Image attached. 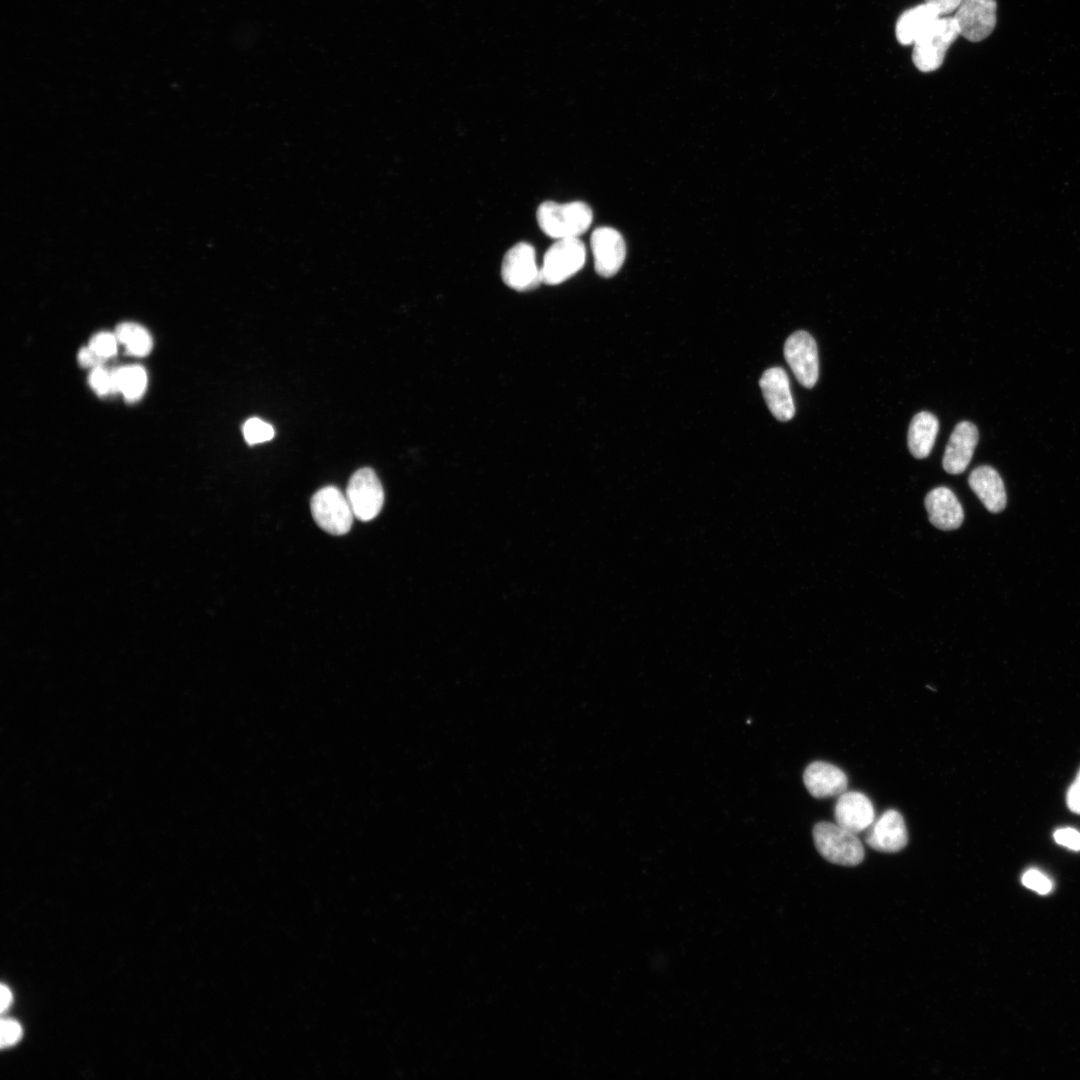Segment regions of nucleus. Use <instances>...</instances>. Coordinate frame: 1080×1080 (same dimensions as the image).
Here are the masks:
<instances>
[{
	"instance_id": "f257e3e1",
	"label": "nucleus",
	"mask_w": 1080,
	"mask_h": 1080,
	"mask_svg": "<svg viewBox=\"0 0 1080 1080\" xmlns=\"http://www.w3.org/2000/svg\"><path fill=\"white\" fill-rule=\"evenodd\" d=\"M593 220L591 208L582 201L569 203L543 202L537 209L541 230L550 238H576L586 232Z\"/></svg>"
},
{
	"instance_id": "f03ea898",
	"label": "nucleus",
	"mask_w": 1080,
	"mask_h": 1080,
	"mask_svg": "<svg viewBox=\"0 0 1080 1080\" xmlns=\"http://www.w3.org/2000/svg\"><path fill=\"white\" fill-rule=\"evenodd\" d=\"M959 35L953 16L940 17L913 44L914 65L922 72L937 70L943 64L947 50Z\"/></svg>"
},
{
	"instance_id": "7ed1b4c3",
	"label": "nucleus",
	"mask_w": 1080,
	"mask_h": 1080,
	"mask_svg": "<svg viewBox=\"0 0 1080 1080\" xmlns=\"http://www.w3.org/2000/svg\"><path fill=\"white\" fill-rule=\"evenodd\" d=\"M813 838L818 852L831 863L855 866L864 859V848L856 834L837 823H817L813 828Z\"/></svg>"
},
{
	"instance_id": "20e7f679",
	"label": "nucleus",
	"mask_w": 1080,
	"mask_h": 1080,
	"mask_svg": "<svg viewBox=\"0 0 1080 1080\" xmlns=\"http://www.w3.org/2000/svg\"><path fill=\"white\" fill-rule=\"evenodd\" d=\"M310 507L314 520L326 532L343 535L351 529L355 516L346 494L337 487L319 489L312 496Z\"/></svg>"
},
{
	"instance_id": "39448f33",
	"label": "nucleus",
	"mask_w": 1080,
	"mask_h": 1080,
	"mask_svg": "<svg viewBox=\"0 0 1080 1080\" xmlns=\"http://www.w3.org/2000/svg\"><path fill=\"white\" fill-rule=\"evenodd\" d=\"M586 260V248L578 238L556 240L546 251L540 267L542 282L557 285L576 274Z\"/></svg>"
},
{
	"instance_id": "423d86ee",
	"label": "nucleus",
	"mask_w": 1080,
	"mask_h": 1080,
	"mask_svg": "<svg viewBox=\"0 0 1080 1080\" xmlns=\"http://www.w3.org/2000/svg\"><path fill=\"white\" fill-rule=\"evenodd\" d=\"M345 494L355 518L361 521L374 519L383 507V487L371 468L357 470L351 476Z\"/></svg>"
},
{
	"instance_id": "0eeeda50",
	"label": "nucleus",
	"mask_w": 1080,
	"mask_h": 1080,
	"mask_svg": "<svg viewBox=\"0 0 1080 1080\" xmlns=\"http://www.w3.org/2000/svg\"><path fill=\"white\" fill-rule=\"evenodd\" d=\"M501 276L503 282L517 291H528L542 283L535 249L526 242L512 246L504 255Z\"/></svg>"
},
{
	"instance_id": "6e6552de",
	"label": "nucleus",
	"mask_w": 1080,
	"mask_h": 1080,
	"mask_svg": "<svg viewBox=\"0 0 1080 1080\" xmlns=\"http://www.w3.org/2000/svg\"><path fill=\"white\" fill-rule=\"evenodd\" d=\"M784 357L801 385L812 388L816 384L819 375L817 345L808 332L796 331L787 338Z\"/></svg>"
},
{
	"instance_id": "1a4fd4ad",
	"label": "nucleus",
	"mask_w": 1080,
	"mask_h": 1080,
	"mask_svg": "<svg viewBox=\"0 0 1080 1080\" xmlns=\"http://www.w3.org/2000/svg\"><path fill=\"white\" fill-rule=\"evenodd\" d=\"M996 0H962L953 16L960 35L971 42L987 38L996 25Z\"/></svg>"
},
{
	"instance_id": "9d476101",
	"label": "nucleus",
	"mask_w": 1080,
	"mask_h": 1080,
	"mask_svg": "<svg viewBox=\"0 0 1080 1080\" xmlns=\"http://www.w3.org/2000/svg\"><path fill=\"white\" fill-rule=\"evenodd\" d=\"M590 244L596 272L604 278L614 276L622 267L626 256L622 235L614 228L599 227L593 231Z\"/></svg>"
},
{
	"instance_id": "9b49d317",
	"label": "nucleus",
	"mask_w": 1080,
	"mask_h": 1080,
	"mask_svg": "<svg viewBox=\"0 0 1080 1080\" xmlns=\"http://www.w3.org/2000/svg\"><path fill=\"white\" fill-rule=\"evenodd\" d=\"M908 841L907 828L902 815L894 809L885 811L872 825L866 836V843L873 849L895 853L902 850Z\"/></svg>"
},
{
	"instance_id": "f8f14e48",
	"label": "nucleus",
	"mask_w": 1080,
	"mask_h": 1080,
	"mask_svg": "<svg viewBox=\"0 0 1080 1080\" xmlns=\"http://www.w3.org/2000/svg\"><path fill=\"white\" fill-rule=\"evenodd\" d=\"M765 402L779 421H789L795 414V406L790 391L789 378L781 367L767 369L760 381Z\"/></svg>"
},
{
	"instance_id": "ddd939ff",
	"label": "nucleus",
	"mask_w": 1080,
	"mask_h": 1080,
	"mask_svg": "<svg viewBox=\"0 0 1080 1080\" xmlns=\"http://www.w3.org/2000/svg\"><path fill=\"white\" fill-rule=\"evenodd\" d=\"M874 816L871 800L858 791L840 794L834 808L836 823L855 834L869 828L874 822Z\"/></svg>"
},
{
	"instance_id": "4468645a",
	"label": "nucleus",
	"mask_w": 1080,
	"mask_h": 1080,
	"mask_svg": "<svg viewBox=\"0 0 1080 1080\" xmlns=\"http://www.w3.org/2000/svg\"><path fill=\"white\" fill-rule=\"evenodd\" d=\"M978 442V430L969 421L959 422L950 435L942 466L949 474H960L968 467Z\"/></svg>"
},
{
	"instance_id": "2eb2a0df",
	"label": "nucleus",
	"mask_w": 1080,
	"mask_h": 1080,
	"mask_svg": "<svg viewBox=\"0 0 1080 1080\" xmlns=\"http://www.w3.org/2000/svg\"><path fill=\"white\" fill-rule=\"evenodd\" d=\"M930 522L941 530H954L964 519L963 508L955 494L947 487L931 490L925 498Z\"/></svg>"
},
{
	"instance_id": "dca6fc26",
	"label": "nucleus",
	"mask_w": 1080,
	"mask_h": 1080,
	"mask_svg": "<svg viewBox=\"0 0 1080 1080\" xmlns=\"http://www.w3.org/2000/svg\"><path fill=\"white\" fill-rule=\"evenodd\" d=\"M803 781L808 792L815 798L840 795L845 792L848 784L843 770L823 761L809 764L804 771Z\"/></svg>"
},
{
	"instance_id": "f3484780",
	"label": "nucleus",
	"mask_w": 1080,
	"mask_h": 1080,
	"mask_svg": "<svg viewBox=\"0 0 1080 1080\" xmlns=\"http://www.w3.org/2000/svg\"><path fill=\"white\" fill-rule=\"evenodd\" d=\"M968 483L980 501L990 512L1002 511L1007 502L1004 483L998 472L990 466H979L969 476Z\"/></svg>"
},
{
	"instance_id": "a211bd4d",
	"label": "nucleus",
	"mask_w": 1080,
	"mask_h": 1080,
	"mask_svg": "<svg viewBox=\"0 0 1080 1080\" xmlns=\"http://www.w3.org/2000/svg\"><path fill=\"white\" fill-rule=\"evenodd\" d=\"M941 16L929 4L923 3L904 11L898 18L895 34L902 45H913Z\"/></svg>"
},
{
	"instance_id": "6ab92c4d",
	"label": "nucleus",
	"mask_w": 1080,
	"mask_h": 1080,
	"mask_svg": "<svg viewBox=\"0 0 1080 1080\" xmlns=\"http://www.w3.org/2000/svg\"><path fill=\"white\" fill-rule=\"evenodd\" d=\"M939 422L935 415L922 411L911 420L907 443L910 453L918 459L927 457L935 443Z\"/></svg>"
},
{
	"instance_id": "aec40b11",
	"label": "nucleus",
	"mask_w": 1080,
	"mask_h": 1080,
	"mask_svg": "<svg viewBox=\"0 0 1080 1080\" xmlns=\"http://www.w3.org/2000/svg\"><path fill=\"white\" fill-rule=\"evenodd\" d=\"M115 335L118 342L122 343L126 351L131 355L143 357L152 349L151 335L143 326L137 323L123 322L119 324Z\"/></svg>"
},
{
	"instance_id": "412c9836",
	"label": "nucleus",
	"mask_w": 1080,
	"mask_h": 1080,
	"mask_svg": "<svg viewBox=\"0 0 1080 1080\" xmlns=\"http://www.w3.org/2000/svg\"><path fill=\"white\" fill-rule=\"evenodd\" d=\"M118 390L128 401H136L143 395L147 385V375L143 367L128 365L116 368Z\"/></svg>"
},
{
	"instance_id": "4be33fe9",
	"label": "nucleus",
	"mask_w": 1080,
	"mask_h": 1080,
	"mask_svg": "<svg viewBox=\"0 0 1080 1080\" xmlns=\"http://www.w3.org/2000/svg\"><path fill=\"white\" fill-rule=\"evenodd\" d=\"M88 382L91 388L99 395L106 396L119 392L116 368L107 369L104 366L92 368Z\"/></svg>"
},
{
	"instance_id": "5701e85b",
	"label": "nucleus",
	"mask_w": 1080,
	"mask_h": 1080,
	"mask_svg": "<svg viewBox=\"0 0 1080 1080\" xmlns=\"http://www.w3.org/2000/svg\"><path fill=\"white\" fill-rule=\"evenodd\" d=\"M274 434L273 426L257 417L249 418L243 425L244 438L250 445L267 442Z\"/></svg>"
},
{
	"instance_id": "b1692460",
	"label": "nucleus",
	"mask_w": 1080,
	"mask_h": 1080,
	"mask_svg": "<svg viewBox=\"0 0 1080 1080\" xmlns=\"http://www.w3.org/2000/svg\"><path fill=\"white\" fill-rule=\"evenodd\" d=\"M118 339L115 334L100 332L94 335L88 346L104 359H109L117 353Z\"/></svg>"
},
{
	"instance_id": "393cba45",
	"label": "nucleus",
	"mask_w": 1080,
	"mask_h": 1080,
	"mask_svg": "<svg viewBox=\"0 0 1080 1080\" xmlns=\"http://www.w3.org/2000/svg\"><path fill=\"white\" fill-rule=\"evenodd\" d=\"M1022 883L1039 894H1047L1052 889L1050 879L1036 869L1026 871L1022 877Z\"/></svg>"
},
{
	"instance_id": "a878e982",
	"label": "nucleus",
	"mask_w": 1080,
	"mask_h": 1080,
	"mask_svg": "<svg viewBox=\"0 0 1080 1080\" xmlns=\"http://www.w3.org/2000/svg\"><path fill=\"white\" fill-rule=\"evenodd\" d=\"M22 1037V1028L20 1024L11 1019L1 1020V1048H6L16 1044Z\"/></svg>"
},
{
	"instance_id": "bb28decb",
	"label": "nucleus",
	"mask_w": 1080,
	"mask_h": 1080,
	"mask_svg": "<svg viewBox=\"0 0 1080 1080\" xmlns=\"http://www.w3.org/2000/svg\"><path fill=\"white\" fill-rule=\"evenodd\" d=\"M1054 840L1059 845L1074 851L1080 850V832L1071 827L1057 829L1054 832Z\"/></svg>"
},
{
	"instance_id": "cd10ccee",
	"label": "nucleus",
	"mask_w": 1080,
	"mask_h": 1080,
	"mask_svg": "<svg viewBox=\"0 0 1080 1080\" xmlns=\"http://www.w3.org/2000/svg\"><path fill=\"white\" fill-rule=\"evenodd\" d=\"M106 359L98 355L89 346L80 349L78 353V362L83 367L95 368L103 366Z\"/></svg>"
},
{
	"instance_id": "c85d7f7f",
	"label": "nucleus",
	"mask_w": 1080,
	"mask_h": 1080,
	"mask_svg": "<svg viewBox=\"0 0 1080 1080\" xmlns=\"http://www.w3.org/2000/svg\"><path fill=\"white\" fill-rule=\"evenodd\" d=\"M1067 805L1072 812L1080 814V771L1068 789Z\"/></svg>"
},
{
	"instance_id": "c756f323",
	"label": "nucleus",
	"mask_w": 1080,
	"mask_h": 1080,
	"mask_svg": "<svg viewBox=\"0 0 1080 1080\" xmlns=\"http://www.w3.org/2000/svg\"><path fill=\"white\" fill-rule=\"evenodd\" d=\"M961 2L962 0H925L941 17L956 11Z\"/></svg>"
},
{
	"instance_id": "7c9ffc66",
	"label": "nucleus",
	"mask_w": 1080,
	"mask_h": 1080,
	"mask_svg": "<svg viewBox=\"0 0 1080 1080\" xmlns=\"http://www.w3.org/2000/svg\"><path fill=\"white\" fill-rule=\"evenodd\" d=\"M0 992H1L0 993V995H1V1008H0V1010L3 1013L10 1007V1005L12 1003V994H11L10 989L7 986H5L4 984L1 985Z\"/></svg>"
}]
</instances>
